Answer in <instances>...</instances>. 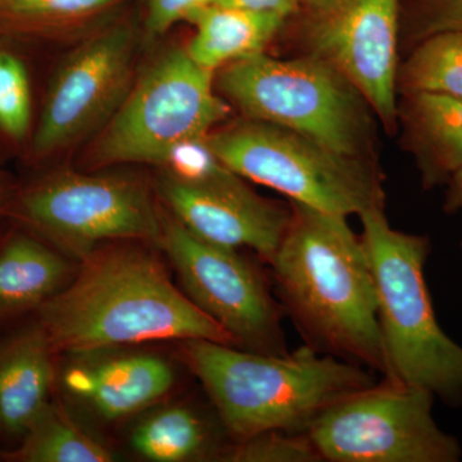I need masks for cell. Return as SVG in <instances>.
Returning <instances> with one entry per match:
<instances>
[{"mask_svg":"<svg viewBox=\"0 0 462 462\" xmlns=\"http://www.w3.org/2000/svg\"><path fill=\"white\" fill-rule=\"evenodd\" d=\"M57 354L116 349L160 340H236L173 284L153 252L130 245L98 247L72 281L36 311Z\"/></svg>","mask_w":462,"mask_h":462,"instance_id":"6da1fadb","label":"cell"},{"mask_svg":"<svg viewBox=\"0 0 462 462\" xmlns=\"http://www.w3.org/2000/svg\"><path fill=\"white\" fill-rule=\"evenodd\" d=\"M291 218L270 266L282 307L306 345L387 375L375 279L345 216L289 202Z\"/></svg>","mask_w":462,"mask_h":462,"instance_id":"7a4b0ae2","label":"cell"},{"mask_svg":"<svg viewBox=\"0 0 462 462\" xmlns=\"http://www.w3.org/2000/svg\"><path fill=\"white\" fill-rule=\"evenodd\" d=\"M181 356L236 440L273 430L305 433L330 404L375 384L360 365L307 345L293 354L266 355L185 340Z\"/></svg>","mask_w":462,"mask_h":462,"instance_id":"3957f363","label":"cell"},{"mask_svg":"<svg viewBox=\"0 0 462 462\" xmlns=\"http://www.w3.org/2000/svg\"><path fill=\"white\" fill-rule=\"evenodd\" d=\"M378 293L385 378L462 406V346L440 328L425 281L430 238L393 229L383 207L360 215Z\"/></svg>","mask_w":462,"mask_h":462,"instance_id":"277c9868","label":"cell"},{"mask_svg":"<svg viewBox=\"0 0 462 462\" xmlns=\"http://www.w3.org/2000/svg\"><path fill=\"white\" fill-rule=\"evenodd\" d=\"M215 84L243 118L284 127L346 156L370 158L372 107L320 60H279L263 51L218 69Z\"/></svg>","mask_w":462,"mask_h":462,"instance_id":"5b68a950","label":"cell"},{"mask_svg":"<svg viewBox=\"0 0 462 462\" xmlns=\"http://www.w3.org/2000/svg\"><path fill=\"white\" fill-rule=\"evenodd\" d=\"M207 142L240 178L279 191L289 202L345 217L384 206L382 179L370 158L346 156L248 118L214 130Z\"/></svg>","mask_w":462,"mask_h":462,"instance_id":"8992f818","label":"cell"},{"mask_svg":"<svg viewBox=\"0 0 462 462\" xmlns=\"http://www.w3.org/2000/svg\"><path fill=\"white\" fill-rule=\"evenodd\" d=\"M230 112L231 106L216 89L215 72L194 62L185 48H172L134 79L99 130L88 161L93 167L161 166L173 147L205 138Z\"/></svg>","mask_w":462,"mask_h":462,"instance_id":"52a82bcc","label":"cell"},{"mask_svg":"<svg viewBox=\"0 0 462 462\" xmlns=\"http://www.w3.org/2000/svg\"><path fill=\"white\" fill-rule=\"evenodd\" d=\"M14 215L51 247L78 261L107 242H158L162 212L142 179L58 171L18 197Z\"/></svg>","mask_w":462,"mask_h":462,"instance_id":"ba28073f","label":"cell"},{"mask_svg":"<svg viewBox=\"0 0 462 462\" xmlns=\"http://www.w3.org/2000/svg\"><path fill=\"white\" fill-rule=\"evenodd\" d=\"M434 400L428 389L385 378L330 404L305 433L321 461H460L457 438L434 420Z\"/></svg>","mask_w":462,"mask_h":462,"instance_id":"9c48e42d","label":"cell"},{"mask_svg":"<svg viewBox=\"0 0 462 462\" xmlns=\"http://www.w3.org/2000/svg\"><path fill=\"white\" fill-rule=\"evenodd\" d=\"M157 245L171 263L185 296L229 333L238 348L288 354L284 310L260 267L238 249L206 242L167 214H162Z\"/></svg>","mask_w":462,"mask_h":462,"instance_id":"30bf717a","label":"cell"},{"mask_svg":"<svg viewBox=\"0 0 462 462\" xmlns=\"http://www.w3.org/2000/svg\"><path fill=\"white\" fill-rule=\"evenodd\" d=\"M297 14L303 54L337 69L396 126L400 0H302Z\"/></svg>","mask_w":462,"mask_h":462,"instance_id":"8fae6325","label":"cell"},{"mask_svg":"<svg viewBox=\"0 0 462 462\" xmlns=\"http://www.w3.org/2000/svg\"><path fill=\"white\" fill-rule=\"evenodd\" d=\"M138 35L129 25H115L79 44L51 78L33 153L50 156L94 130H100L134 83Z\"/></svg>","mask_w":462,"mask_h":462,"instance_id":"7c38bea8","label":"cell"},{"mask_svg":"<svg viewBox=\"0 0 462 462\" xmlns=\"http://www.w3.org/2000/svg\"><path fill=\"white\" fill-rule=\"evenodd\" d=\"M158 194L171 216L194 236L221 247L252 249L267 263L291 223V203L284 207L263 199L245 179L196 185L163 172Z\"/></svg>","mask_w":462,"mask_h":462,"instance_id":"4fadbf2b","label":"cell"},{"mask_svg":"<svg viewBox=\"0 0 462 462\" xmlns=\"http://www.w3.org/2000/svg\"><path fill=\"white\" fill-rule=\"evenodd\" d=\"M74 357L63 372V388L102 420H121L145 411L175 384L171 364L154 354L103 349Z\"/></svg>","mask_w":462,"mask_h":462,"instance_id":"5bb4252c","label":"cell"},{"mask_svg":"<svg viewBox=\"0 0 462 462\" xmlns=\"http://www.w3.org/2000/svg\"><path fill=\"white\" fill-rule=\"evenodd\" d=\"M54 355L38 320L0 342V433L20 439L51 402Z\"/></svg>","mask_w":462,"mask_h":462,"instance_id":"9a60e30c","label":"cell"},{"mask_svg":"<svg viewBox=\"0 0 462 462\" xmlns=\"http://www.w3.org/2000/svg\"><path fill=\"white\" fill-rule=\"evenodd\" d=\"M71 257L27 233L0 240V322L35 312L74 278Z\"/></svg>","mask_w":462,"mask_h":462,"instance_id":"2e32d148","label":"cell"},{"mask_svg":"<svg viewBox=\"0 0 462 462\" xmlns=\"http://www.w3.org/2000/svg\"><path fill=\"white\" fill-rule=\"evenodd\" d=\"M285 21L279 14L211 3L188 21L194 33L185 50L194 62L216 74L230 63L263 53Z\"/></svg>","mask_w":462,"mask_h":462,"instance_id":"e0dca14e","label":"cell"},{"mask_svg":"<svg viewBox=\"0 0 462 462\" xmlns=\"http://www.w3.org/2000/svg\"><path fill=\"white\" fill-rule=\"evenodd\" d=\"M407 139L425 188L447 184L462 169V99L436 93L404 94Z\"/></svg>","mask_w":462,"mask_h":462,"instance_id":"ac0fdd59","label":"cell"},{"mask_svg":"<svg viewBox=\"0 0 462 462\" xmlns=\"http://www.w3.org/2000/svg\"><path fill=\"white\" fill-rule=\"evenodd\" d=\"M132 448L152 462L220 460L226 447L218 445L205 416L185 404H169L145 415L130 436Z\"/></svg>","mask_w":462,"mask_h":462,"instance_id":"d6986e66","label":"cell"},{"mask_svg":"<svg viewBox=\"0 0 462 462\" xmlns=\"http://www.w3.org/2000/svg\"><path fill=\"white\" fill-rule=\"evenodd\" d=\"M20 445L2 451L11 462H109L114 452L69 415L62 404L51 402L20 438Z\"/></svg>","mask_w":462,"mask_h":462,"instance_id":"ffe728a7","label":"cell"},{"mask_svg":"<svg viewBox=\"0 0 462 462\" xmlns=\"http://www.w3.org/2000/svg\"><path fill=\"white\" fill-rule=\"evenodd\" d=\"M404 94L436 93L462 99V32L434 33L413 45L398 71Z\"/></svg>","mask_w":462,"mask_h":462,"instance_id":"44dd1931","label":"cell"},{"mask_svg":"<svg viewBox=\"0 0 462 462\" xmlns=\"http://www.w3.org/2000/svg\"><path fill=\"white\" fill-rule=\"evenodd\" d=\"M32 114V85L25 63L11 51H0V130L14 141H23Z\"/></svg>","mask_w":462,"mask_h":462,"instance_id":"7402d4cb","label":"cell"},{"mask_svg":"<svg viewBox=\"0 0 462 462\" xmlns=\"http://www.w3.org/2000/svg\"><path fill=\"white\" fill-rule=\"evenodd\" d=\"M220 460L227 462H318L316 451L306 433L264 431L226 447Z\"/></svg>","mask_w":462,"mask_h":462,"instance_id":"603a6c76","label":"cell"},{"mask_svg":"<svg viewBox=\"0 0 462 462\" xmlns=\"http://www.w3.org/2000/svg\"><path fill=\"white\" fill-rule=\"evenodd\" d=\"M161 167L172 178L189 184H226L242 179L218 158L207 136L181 142L170 151Z\"/></svg>","mask_w":462,"mask_h":462,"instance_id":"cb8c5ba5","label":"cell"},{"mask_svg":"<svg viewBox=\"0 0 462 462\" xmlns=\"http://www.w3.org/2000/svg\"><path fill=\"white\" fill-rule=\"evenodd\" d=\"M120 0H0L11 16L47 23H71L100 14Z\"/></svg>","mask_w":462,"mask_h":462,"instance_id":"d4e9b609","label":"cell"},{"mask_svg":"<svg viewBox=\"0 0 462 462\" xmlns=\"http://www.w3.org/2000/svg\"><path fill=\"white\" fill-rule=\"evenodd\" d=\"M443 32H462V0H413V44Z\"/></svg>","mask_w":462,"mask_h":462,"instance_id":"484cf974","label":"cell"},{"mask_svg":"<svg viewBox=\"0 0 462 462\" xmlns=\"http://www.w3.org/2000/svg\"><path fill=\"white\" fill-rule=\"evenodd\" d=\"M211 3L214 0H147L145 26L152 36L162 35Z\"/></svg>","mask_w":462,"mask_h":462,"instance_id":"4316f807","label":"cell"},{"mask_svg":"<svg viewBox=\"0 0 462 462\" xmlns=\"http://www.w3.org/2000/svg\"><path fill=\"white\" fill-rule=\"evenodd\" d=\"M216 5L266 12L288 18L297 14L302 0H214Z\"/></svg>","mask_w":462,"mask_h":462,"instance_id":"83f0119b","label":"cell"},{"mask_svg":"<svg viewBox=\"0 0 462 462\" xmlns=\"http://www.w3.org/2000/svg\"><path fill=\"white\" fill-rule=\"evenodd\" d=\"M445 211L448 214L462 211V169L447 181Z\"/></svg>","mask_w":462,"mask_h":462,"instance_id":"f1b7e54d","label":"cell"},{"mask_svg":"<svg viewBox=\"0 0 462 462\" xmlns=\"http://www.w3.org/2000/svg\"><path fill=\"white\" fill-rule=\"evenodd\" d=\"M3 202V189H2V184H0V206H2Z\"/></svg>","mask_w":462,"mask_h":462,"instance_id":"f546056e","label":"cell"},{"mask_svg":"<svg viewBox=\"0 0 462 462\" xmlns=\"http://www.w3.org/2000/svg\"><path fill=\"white\" fill-rule=\"evenodd\" d=\"M0 455H2V451H0ZM0 460H2V458H0Z\"/></svg>","mask_w":462,"mask_h":462,"instance_id":"4dcf8cb0","label":"cell"},{"mask_svg":"<svg viewBox=\"0 0 462 462\" xmlns=\"http://www.w3.org/2000/svg\"><path fill=\"white\" fill-rule=\"evenodd\" d=\"M461 248H462V242H461Z\"/></svg>","mask_w":462,"mask_h":462,"instance_id":"1f68e13d","label":"cell"}]
</instances>
